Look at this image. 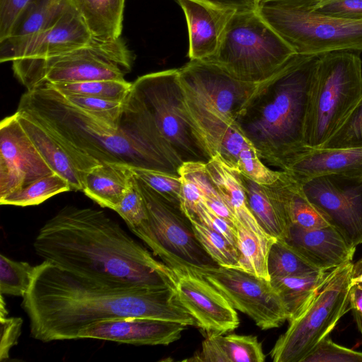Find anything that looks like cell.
Instances as JSON below:
<instances>
[{"mask_svg": "<svg viewBox=\"0 0 362 362\" xmlns=\"http://www.w3.org/2000/svg\"><path fill=\"white\" fill-rule=\"evenodd\" d=\"M132 56L124 42L93 37L86 45L57 54L12 62L16 77L28 90L47 83L125 80Z\"/></svg>", "mask_w": 362, "mask_h": 362, "instance_id": "obj_7", "label": "cell"}, {"mask_svg": "<svg viewBox=\"0 0 362 362\" xmlns=\"http://www.w3.org/2000/svg\"><path fill=\"white\" fill-rule=\"evenodd\" d=\"M40 86H49L65 94L87 95L108 100L124 101L131 91L132 83L126 80H95L80 82L47 83Z\"/></svg>", "mask_w": 362, "mask_h": 362, "instance_id": "obj_33", "label": "cell"}, {"mask_svg": "<svg viewBox=\"0 0 362 362\" xmlns=\"http://www.w3.org/2000/svg\"><path fill=\"white\" fill-rule=\"evenodd\" d=\"M180 169L185 172L196 183L206 206L216 214L235 226V218L209 177L206 172V164L187 162L184 163Z\"/></svg>", "mask_w": 362, "mask_h": 362, "instance_id": "obj_35", "label": "cell"}, {"mask_svg": "<svg viewBox=\"0 0 362 362\" xmlns=\"http://www.w3.org/2000/svg\"><path fill=\"white\" fill-rule=\"evenodd\" d=\"M1 341L0 360L3 361L9 358V352L13 346L18 344L21 333L23 320L21 317H0Z\"/></svg>", "mask_w": 362, "mask_h": 362, "instance_id": "obj_44", "label": "cell"}, {"mask_svg": "<svg viewBox=\"0 0 362 362\" xmlns=\"http://www.w3.org/2000/svg\"><path fill=\"white\" fill-rule=\"evenodd\" d=\"M8 312L6 308V303L4 300L3 295L1 294V303H0V317H6Z\"/></svg>", "mask_w": 362, "mask_h": 362, "instance_id": "obj_50", "label": "cell"}, {"mask_svg": "<svg viewBox=\"0 0 362 362\" xmlns=\"http://www.w3.org/2000/svg\"><path fill=\"white\" fill-rule=\"evenodd\" d=\"M189 219L197 238L213 260L220 267L236 268L238 263L236 246L199 219Z\"/></svg>", "mask_w": 362, "mask_h": 362, "instance_id": "obj_34", "label": "cell"}, {"mask_svg": "<svg viewBox=\"0 0 362 362\" xmlns=\"http://www.w3.org/2000/svg\"><path fill=\"white\" fill-rule=\"evenodd\" d=\"M33 247L43 260L95 284L175 290L174 271L99 209L64 206L40 228Z\"/></svg>", "mask_w": 362, "mask_h": 362, "instance_id": "obj_1", "label": "cell"}, {"mask_svg": "<svg viewBox=\"0 0 362 362\" xmlns=\"http://www.w3.org/2000/svg\"><path fill=\"white\" fill-rule=\"evenodd\" d=\"M320 54H295L257 88L235 118L264 163L284 170L305 152L310 95Z\"/></svg>", "mask_w": 362, "mask_h": 362, "instance_id": "obj_4", "label": "cell"}, {"mask_svg": "<svg viewBox=\"0 0 362 362\" xmlns=\"http://www.w3.org/2000/svg\"><path fill=\"white\" fill-rule=\"evenodd\" d=\"M257 10L296 54L362 52V20L329 16L282 0H262Z\"/></svg>", "mask_w": 362, "mask_h": 362, "instance_id": "obj_10", "label": "cell"}, {"mask_svg": "<svg viewBox=\"0 0 362 362\" xmlns=\"http://www.w3.org/2000/svg\"><path fill=\"white\" fill-rule=\"evenodd\" d=\"M362 95L359 52L320 54L310 95L305 143L319 148L339 128Z\"/></svg>", "mask_w": 362, "mask_h": 362, "instance_id": "obj_6", "label": "cell"}, {"mask_svg": "<svg viewBox=\"0 0 362 362\" xmlns=\"http://www.w3.org/2000/svg\"><path fill=\"white\" fill-rule=\"evenodd\" d=\"M187 21L190 60H205L217 52L236 9L199 0H177Z\"/></svg>", "mask_w": 362, "mask_h": 362, "instance_id": "obj_19", "label": "cell"}, {"mask_svg": "<svg viewBox=\"0 0 362 362\" xmlns=\"http://www.w3.org/2000/svg\"><path fill=\"white\" fill-rule=\"evenodd\" d=\"M136 177V176H135ZM148 219L131 231L178 276L218 267L196 237L192 224L178 205L136 177Z\"/></svg>", "mask_w": 362, "mask_h": 362, "instance_id": "obj_9", "label": "cell"}, {"mask_svg": "<svg viewBox=\"0 0 362 362\" xmlns=\"http://www.w3.org/2000/svg\"><path fill=\"white\" fill-rule=\"evenodd\" d=\"M93 37L118 39L125 0H73Z\"/></svg>", "mask_w": 362, "mask_h": 362, "instance_id": "obj_27", "label": "cell"}, {"mask_svg": "<svg viewBox=\"0 0 362 362\" xmlns=\"http://www.w3.org/2000/svg\"><path fill=\"white\" fill-rule=\"evenodd\" d=\"M352 261L332 269L307 307L289 321L270 351L274 362H302L314 347L334 329L350 310Z\"/></svg>", "mask_w": 362, "mask_h": 362, "instance_id": "obj_11", "label": "cell"}, {"mask_svg": "<svg viewBox=\"0 0 362 362\" xmlns=\"http://www.w3.org/2000/svg\"><path fill=\"white\" fill-rule=\"evenodd\" d=\"M199 276L221 292L235 309L250 317L260 329L276 328L288 320L286 307L270 280L238 269L220 266Z\"/></svg>", "mask_w": 362, "mask_h": 362, "instance_id": "obj_14", "label": "cell"}, {"mask_svg": "<svg viewBox=\"0 0 362 362\" xmlns=\"http://www.w3.org/2000/svg\"><path fill=\"white\" fill-rule=\"evenodd\" d=\"M187 325L142 317H124L88 325L78 339H95L134 345H168L178 340Z\"/></svg>", "mask_w": 362, "mask_h": 362, "instance_id": "obj_18", "label": "cell"}, {"mask_svg": "<svg viewBox=\"0 0 362 362\" xmlns=\"http://www.w3.org/2000/svg\"><path fill=\"white\" fill-rule=\"evenodd\" d=\"M115 211L122 217L130 230L148 219L144 200L134 175L129 187Z\"/></svg>", "mask_w": 362, "mask_h": 362, "instance_id": "obj_40", "label": "cell"}, {"mask_svg": "<svg viewBox=\"0 0 362 362\" xmlns=\"http://www.w3.org/2000/svg\"><path fill=\"white\" fill-rule=\"evenodd\" d=\"M175 291L177 301L207 334H225L238 327L235 309L204 277L191 273L178 275Z\"/></svg>", "mask_w": 362, "mask_h": 362, "instance_id": "obj_17", "label": "cell"}, {"mask_svg": "<svg viewBox=\"0 0 362 362\" xmlns=\"http://www.w3.org/2000/svg\"><path fill=\"white\" fill-rule=\"evenodd\" d=\"M262 343L253 335L206 334L202 350L187 361L206 362H264Z\"/></svg>", "mask_w": 362, "mask_h": 362, "instance_id": "obj_26", "label": "cell"}, {"mask_svg": "<svg viewBox=\"0 0 362 362\" xmlns=\"http://www.w3.org/2000/svg\"><path fill=\"white\" fill-rule=\"evenodd\" d=\"M330 271H315L270 279L286 307L288 322L304 310Z\"/></svg>", "mask_w": 362, "mask_h": 362, "instance_id": "obj_28", "label": "cell"}, {"mask_svg": "<svg viewBox=\"0 0 362 362\" xmlns=\"http://www.w3.org/2000/svg\"><path fill=\"white\" fill-rule=\"evenodd\" d=\"M178 72L187 102L235 120L258 84L240 81L207 60H190Z\"/></svg>", "mask_w": 362, "mask_h": 362, "instance_id": "obj_13", "label": "cell"}, {"mask_svg": "<svg viewBox=\"0 0 362 362\" xmlns=\"http://www.w3.org/2000/svg\"><path fill=\"white\" fill-rule=\"evenodd\" d=\"M206 169L233 213L235 222L240 223L260 235L272 237L261 227L250 208L240 171L227 165L218 156H213L206 163Z\"/></svg>", "mask_w": 362, "mask_h": 362, "instance_id": "obj_23", "label": "cell"}, {"mask_svg": "<svg viewBox=\"0 0 362 362\" xmlns=\"http://www.w3.org/2000/svg\"><path fill=\"white\" fill-rule=\"evenodd\" d=\"M93 37L74 3L50 27L35 34L0 41V62L42 58L87 44Z\"/></svg>", "mask_w": 362, "mask_h": 362, "instance_id": "obj_16", "label": "cell"}, {"mask_svg": "<svg viewBox=\"0 0 362 362\" xmlns=\"http://www.w3.org/2000/svg\"><path fill=\"white\" fill-rule=\"evenodd\" d=\"M57 92L64 100L71 105L95 115L114 127H119L124 101L108 100L87 95L65 94Z\"/></svg>", "mask_w": 362, "mask_h": 362, "instance_id": "obj_37", "label": "cell"}, {"mask_svg": "<svg viewBox=\"0 0 362 362\" xmlns=\"http://www.w3.org/2000/svg\"><path fill=\"white\" fill-rule=\"evenodd\" d=\"M295 54L256 9L236 11L226 26L216 53L205 60L240 81L259 83Z\"/></svg>", "mask_w": 362, "mask_h": 362, "instance_id": "obj_8", "label": "cell"}, {"mask_svg": "<svg viewBox=\"0 0 362 362\" xmlns=\"http://www.w3.org/2000/svg\"><path fill=\"white\" fill-rule=\"evenodd\" d=\"M284 240L320 271H330L352 261L356 251L330 225L315 229L291 225Z\"/></svg>", "mask_w": 362, "mask_h": 362, "instance_id": "obj_20", "label": "cell"}, {"mask_svg": "<svg viewBox=\"0 0 362 362\" xmlns=\"http://www.w3.org/2000/svg\"><path fill=\"white\" fill-rule=\"evenodd\" d=\"M129 168L134 175L146 185L170 202L180 206V175L130 165Z\"/></svg>", "mask_w": 362, "mask_h": 362, "instance_id": "obj_39", "label": "cell"}, {"mask_svg": "<svg viewBox=\"0 0 362 362\" xmlns=\"http://www.w3.org/2000/svg\"><path fill=\"white\" fill-rule=\"evenodd\" d=\"M189 218H196L199 219L204 224L220 233L229 242L235 245V226L216 214L206 206L204 203L203 199L197 206L194 216Z\"/></svg>", "mask_w": 362, "mask_h": 362, "instance_id": "obj_43", "label": "cell"}, {"mask_svg": "<svg viewBox=\"0 0 362 362\" xmlns=\"http://www.w3.org/2000/svg\"><path fill=\"white\" fill-rule=\"evenodd\" d=\"M70 190L71 188L66 180L53 173L0 199V204L18 206L37 205L54 195Z\"/></svg>", "mask_w": 362, "mask_h": 362, "instance_id": "obj_31", "label": "cell"}, {"mask_svg": "<svg viewBox=\"0 0 362 362\" xmlns=\"http://www.w3.org/2000/svg\"><path fill=\"white\" fill-rule=\"evenodd\" d=\"M250 208L261 227L276 239H285L291 226L282 195L275 182L259 184L240 173Z\"/></svg>", "mask_w": 362, "mask_h": 362, "instance_id": "obj_22", "label": "cell"}, {"mask_svg": "<svg viewBox=\"0 0 362 362\" xmlns=\"http://www.w3.org/2000/svg\"><path fill=\"white\" fill-rule=\"evenodd\" d=\"M303 6L329 16L362 20V0H323L313 6Z\"/></svg>", "mask_w": 362, "mask_h": 362, "instance_id": "obj_42", "label": "cell"}, {"mask_svg": "<svg viewBox=\"0 0 362 362\" xmlns=\"http://www.w3.org/2000/svg\"><path fill=\"white\" fill-rule=\"evenodd\" d=\"M31 0H0V41L8 37L21 13Z\"/></svg>", "mask_w": 362, "mask_h": 362, "instance_id": "obj_45", "label": "cell"}, {"mask_svg": "<svg viewBox=\"0 0 362 362\" xmlns=\"http://www.w3.org/2000/svg\"><path fill=\"white\" fill-rule=\"evenodd\" d=\"M349 307L354 319L362 317V286L354 284L351 286L349 292Z\"/></svg>", "mask_w": 362, "mask_h": 362, "instance_id": "obj_47", "label": "cell"}, {"mask_svg": "<svg viewBox=\"0 0 362 362\" xmlns=\"http://www.w3.org/2000/svg\"><path fill=\"white\" fill-rule=\"evenodd\" d=\"M17 119L52 170L69 183L71 190L83 191V177L57 140L26 112L17 109Z\"/></svg>", "mask_w": 362, "mask_h": 362, "instance_id": "obj_24", "label": "cell"}, {"mask_svg": "<svg viewBox=\"0 0 362 362\" xmlns=\"http://www.w3.org/2000/svg\"><path fill=\"white\" fill-rule=\"evenodd\" d=\"M133 177L129 165L103 162L86 175L82 192L100 206L115 211L129 187Z\"/></svg>", "mask_w": 362, "mask_h": 362, "instance_id": "obj_25", "label": "cell"}, {"mask_svg": "<svg viewBox=\"0 0 362 362\" xmlns=\"http://www.w3.org/2000/svg\"><path fill=\"white\" fill-rule=\"evenodd\" d=\"M302 362H362V351L339 345L327 337L318 342Z\"/></svg>", "mask_w": 362, "mask_h": 362, "instance_id": "obj_41", "label": "cell"}, {"mask_svg": "<svg viewBox=\"0 0 362 362\" xmlns=\"http://www.w3.org/2000/svg\"><path fill=\"white\" fill-rule=\"evenodd\" d=\"M255 1H256V2L257 3V6H258L259 3L262 0H255Z\"/></svg>", "mask_w": 362, "mask_h": 362, "instance_id": "obj_51", "label": "cell"}, {"mask_svg": "<svg viewBox=\"0 0 362 362\" xmlns=\"http://www.w3.org/2000/svg\"><path fill=\"white\" fill-rule=\"evenodd\" d=\"M53 173L16 115L3 119L0 124V199Z\"/></svg>", "mask_w": 362, "mask_h": 362, "instance_id": "obj_15", "label": "cell"}, {"mask_svg": "<svg viewBox=\"0 0 362 362\" xmlns=\"http://www.w3.org/2000/svg\"><path fill=\"white\" fill-rule=\"evenodd\" d=\"M35 267L0 255V293L23 297L33 277Z\"/></svg>", "mask_w": 362, "mask_h": 362, "instance_id": "obj_36", "label": "cell"}, {"mask_svg": "<svg viewBox=\"0 0 362 362\" xmlns=\"http://www.w3.org/2000/svg\"><path fill=\"white\" fill-rule=\"evenodd\" d=\"M235 246L238 263L235 269L270 280L267 261L270 247L276 238L264 237L235 222Z\"/></svg>", "mask_w": 362, "mask_h": 362, "instance_id": "obj_29", "label": "cell"}, {"mask_svg": "<svg viewBox=\"0 0 362 362\" xmlns=\"http://www.w3.org/2000/svg\"><path fill=\"white\" fill-rule=\"evenodd\" d=\"M288 3L301 5V6H313L320 1H322L323 0H282Z\"/></svg>", "mask_w": 362, "mask_h": 362, "instance_id": "obj_49", "label": "cell"}, {"mask_svg": "<svg viewBox=\"0 0 362 362\" xmlns=\"http://www.w3.org/2000/svg\"><path fill=\"white\" fill-rule=\"evenodd\" d=\"M22 308L33 338L49 342L77 339L98 321L142 317L197 326L177 301L175 289L112 288L86 280L43 261L35 267Z\"/></svg>", "mask_w": 362, "mask_h": 362, "instance_id": "obj_2", "label": "cell"}, {"mask_svg": "<svg viewBox=\"0 0 362 362\" xmlns=\"http://www.w3.org/2000/svg\"><path fill=\"white\" fill-rule=\"evenodd\" d=\"M298 182L308 200L349 245L362 244V173L326 175Z\"/></svg>", "mask_w": 362, "mask_h": 362, "instance_id": "obj_12", "label": "cell"}, {"mask_svg": "<svg viewBox=\"0 0 362 362\" xmlns=\"http://www.w3.org/2000/svg\"><path fill=\"white\" fill-rule=\"evenodd\" d=\"M72 4L73 0H31L19 16L8 37L32 35L48 28Z\"/></svg>", "mask_w": 362, "mask_h": 362, "instance_id": "obj_30", "label": "cell"}, {"mask_svg": "<svg viewBox=\"0 0 362 362\" xmlns=\"http://www.w3.org/2000/svg\"><path fill=\"white\" fill-rule=\"evenodd\" d=\"M128 97L183 163L206 164L211 159L187 110L178 69L139 77L132 83Z\"/></svg>", "mask_w": 362, "mask_h": 362, "instance_id": "obj_5", "label": "cell"}, {"mask_svg": "<svg viewBox=\"0 0 362 362\" xmlns=\"http://www.w3.org/2000/svg\"><path fill=\"white\" fill-rule=\"evenodd\" d=\"M357 147H362V95L339 128L321 148Z\"/></svg>", "mask_w": 362, "mask_h": 362, "instance_id": "obj_38", "label": "cell"}, {"mask_svg": "<svg viewBox=\"0 0 362 362\" xmlns=\"http://www.w3.org/2000/svg\"><path fill=\"white\" fill-rule=\"evenodd\" d=\"M217 6L229 7L238 11L256 10L257 3L255 0H199Z\"/></svg>", "mask_w": 362, "mask_h": 362, "instance_id": "obj_46", "label": "cell"}, {"mask_svg": "<svg viewBox=\"0 0 362 362\" xmlns=\"http://www.w3.org/2000/svg\"><path fill=\"white\" fill-rule=\"evenodd\" d=\"M18 109L28 113L57 140L83 180L103 162L180 175L184 163L151 120L125 100L118 128L71 105L47 86L28 90Z\"/></svg>", "mask_w": 362, "mask_h": 362, "instance_id": "obj_3", "label": "cell"}, {"mask_svg": "<svg viewBox=\"0 0 362 362\" xmlns=\"http://www.w3.org/2000/svg\"><path fill=\"white\" fill-rule=\"evenodd\" d=\"M270 279L310 273L317 269L284 239H276L267 261Z\"/></svg>", "mask_w": 362, "mask_h": 362, "instance_id": "obj_32", "label": "cell"}, {"mask_svg": "<svg viewBox=\"0 0 362 362\" xmlns=\"http://www.w3.org/2000/svg\"><path fill=\"white\" fill-rule=\"evenodd\" d=\"M351 283V285L358 284L362 286V258L356 263L353 264Z\"/></svg>", "mask_w": 362, "mask_h": 362, "instance_id": "obj_48", "label": "cell"}, {"mask_svg": "<svg viewBox=\"0 0 362 362\" xmlns=\"http://www.w3.org/2000/svg\"><path fill=\"white\" fill-rule=\"evenodd\" d=\"M298 182L316 177L362 173V147L308 148L283 170Z\"/></svg>", "mask_w": 362, "mask_h": 362, "instance_id": "obj_21", "label": "cell"}]
</instances>
